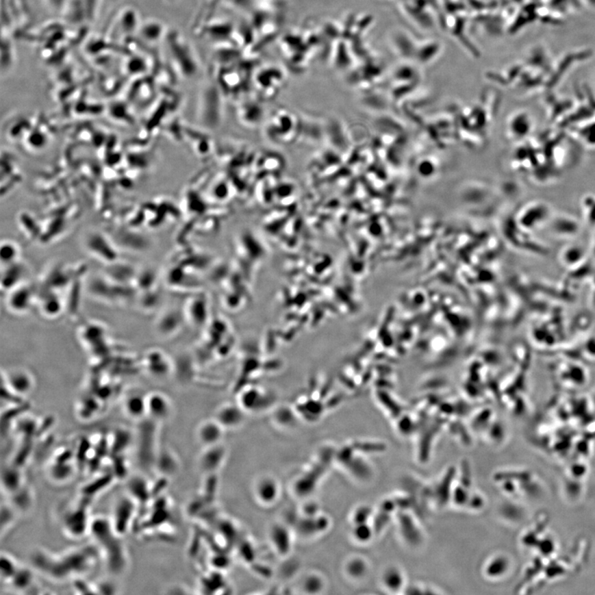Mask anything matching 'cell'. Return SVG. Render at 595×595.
<instances>
[{
    "label": "cell",
    "instance_id": "46",
    "mask_svg": "<svg viewBox=\"0 0 595 595\" xmlns=\"http://www.w3.org/2000/svg\"><path fill=\"white\" fill-rule=\"evenodd\" d=\"M347 570H349L351 576L359 577L362 576V573L364 572L365 566L362 561L355 560L350 562L349 565L347 566Z\"/></svg>",
    "mask_w": 595,
    "mask_h": 595
},
{
    "label": "cell",
    "instance_id": "49",
    "mask_svg": "<svg viewBox=\"0 0 595 595\" xmlns=\"http://www.w3.org/2000/svg\"><path fill=\"white\" fill-rule=\"evenodd\" d=\"M367 517H368V510L365 509L359 510L355 515V521L357 522V523H364Z\"/></svg>",
    "mask_w": 595,
    "mask_h": 595
},
{
    "label": "cell",
    "instance_id": "11",
    "mask_svg": "<svg viewBox=\"0 0 595 595\" xmlns=\"http://www.w3.org/2000/svg\"><path fill=\"white\" fill-rule=\"evenodd\" d=\"M2 384L18 396L25 398L33 392L36 381L34 375L29 370L14 367L6 372L2 371Z\"/></svg>",
    "mask_w": 595,
    "mask_h": 595
},
{
    "label": "cell",
    "instance_id": "5",
    "mask_svg": "<svg viewBox=\"0 0 595 595\" xmlns=\"http://www.w3.org/2000/svg\"><path fill=\"white\" fill-rule=\"evenodd\" d=\"M167 47L175 69L183 77H189L198 73L199 64L197 55L181 35L168 33L166 36Z\"/></svg>",
    "mask_w": 595,
    "mask_h": 595
},
{
    "label": "cell",
    "instance_id": "16",
    "mask_svg": "<svg viewBox=\"0 0 595 595\" xmlns=\"http://www.w3.org/2000/svg\"><path fill=\"white\" fill-rule=\"evenodd\" d=\"M79 337H81L84 345L94 351L103 349V347H105V349L107 347V330L106 327L101 323L94 322L87 323L82 327Z\"/></svg>",
    "mask_w": 595,
    "mask_h": 595
},
{
    "label": "cell",
    "instance_id": "14",
    "mask_svg": "<svg viewBox=\"0 0 595 595\" xmlns=\"http://www.w3.org/2000/svg\"><path fill=\"white\" fill-rule=\"evenodd\" d=\"M270 395L259 387H251L243 391L238 405L246 413H258L270 405Z\"/></svg>",
    "mask_w": 595,
    "mask_h": 595
},
{
    "label": "cell",
    "instance_id": "32",
    "mask_svg": "<svg viewBox=\"0 0 595 595\" xmlns=\"http://www.w3.org/2000/svg\"><path fill=\"white\" fill-rule=\"evenodd\" d=\"M14 590L27 591L34 586V570L20 566L13 578L8 582Z\"/></svg>",
    "mask_w": 595,
    "mask_h": 595
},
{
    "label": "cell",
    "instance_id": "6",
    "mask_svg": "<svg viewBox=\"0 0 595 595\" xmlns=\"http://www.w3.org/2000/svg\"><path fill=\"white\" fill-rule=\"evenodd\" d=\"M90 501L81 497L73 508L64 514L62 520V530L67 537L81 539L90 533L92 518L90 517Z\"/></svg>",
    "mask_w": 595,
    "mask_h": 595
},
{
    "label": "cell",
    "instance_id": "7",
    "mask_svg": "<svg viewBox=\"0 0 595 595\" xmlns=\"http://www.w3.org/2000/svg\"><path fill=\"white\" fill-rule=\"evenodd\" d=\"M139 507L137 501L129 493L118 497L110 518L111 524L118 536L125 537L133 530Z\"/></svg>",
    "mask_w": 595,
    "mask_h": 595
},
{
    "label": "cell",
    "instance_id": "43",
    "mask_svg": "<svg viewBox=\"0 0 595 595\" xmlns=\"http://www.w3.org/2000/svg\"><path fill=\"white\" fill-rule=\"evenodd\" d=\"M74 590L78 594H98L97 585H90L86 582L84 578H79L73 581Z\"/></svg>",
    "mask_w": 595,
    "mask_h": 595
},
{
    "label": "cell",
    "instance_id": "27",
    "mask_svg": "<svg viewBox=\"0 0 595 595\" xmlns=\"http://www.w3.org/2000/svg\"><path fill=\"white\" fill-rule=\"evenodd\" d=\"M116 477L113 471L102 474L93 479L90 482L84 485L81 491V497L92 501L99 494L109 488Z\"/></svg>",
    "mask_w": 595,
    "mask_h": 595
},
{
    "label": "cell",
    "instance_id": "40",
    "mask_svg": "<svg viewBox=\"0 0 595 595\" xmlns=\"http://www.w3.org/2000/svg\"><path fill=\"white\" fill-rule=\"evenodd\" d=\"M322 588V580L317 574H307L302 583V589L307 594L319 593Z\"/></svg>",
    "mask_w": 595,
    "mask_h": 595
},
{
    "label": "cell",
    "instance_id": "37",
    "mask_svg": "<svg viewBox=\"0 0 595 595\" xmlns=\"http://www.w3.org/2000/svg\"><path fill=\"white\" fill-rule=\"evenodd\" d=\"M177 466V463H175L173 455H171L169 451H159L157 460H155L154 468L158 469L157 470H160V472L162 474H165L166 477V475L173 473L175 466Z\"/></svg>",
    "mask_w": 595,
    "mask_h": 595
},
{
    "label": "cell",
    "instance_id": "39",
    "mask_svg": "<svg viewBox=\"0 0 595 595\" xmlns=\"http://www.w3.org/2000/svg\"><path fill=\"white\" fill-rule=\"evenodd\" d=\"M17 513V510H16L13 506H12L9 501L7 503H2V508H1V536L3 537L5 532L10 530L12 525L14 524L15 522V514Z\"/></svg>",
    "mask_w": 595,
    "mask_h": 595
},
{
    "label": "cell",
    "instance_id": "24",
    "mask_svg": "<svg viewBox=\"0 0 595 595\" xmlns=\"http://www.w3.org/2000/svg\"><path fill=\"white\" fill-rule=\"evenodd\" d=\"M179 322V315L175 310H166L160 314L155 322V333L164 338L173 336L181 326Z\"/></svg>",
    "mask_w": 595,
    "mask_h": 595
},
{
    "label": "cell",
    "instance_id": "41",
    "mask_svg": "<svg viewBox=\"0 0 595 595\" xmlns=\"http://www.w3.org/2000/svg\"><path fill=\"white\" fill-rule=\"evenodd\" d=\"M1 259L3 266L13 264V263L18 262V249L14 246L10 244L3 246Z\"/></svg>",
    "mask_w": 595,
    "mask_h": 595
},
{
    "label": "cell",
    "instance_id": "50",
    "mask_svg": "<svg viewBox=\"0 0 595 595\" xmlns=\"http://www.w3.org/2000/svg\"><path fill=\"white\" fill-rule=\"evenodd\" d=\"M121 0H102V7L105 5H114L116 3L121 2Z\"/></svg>",
    "mask_w": 595,
    "mask_h": 595
},
{
    "label": "cell",
    "instance_id": "29",
    "mask_svg": "<svg viewBox=\"0 0 595 595\" xmlns=\"http://www.w3.org/2000/svg\"><path fill=\"white\" fill-rule=\"evenodd\" d=\"M141 23V18L134 8L127 7L117 16L118 29H121L123 35L138 34Z\"/></svg>",
    "mask_w": 595,
    "mask_h": 595
},
{
    "label": "cell",
    "instance_id": "34",
    "mask_svg": "<svg viewBox=\"0 0 595 595\" xmlns=\"http://www.w3.org/2000/svg\"><path fill=\"white\" fill-rule=\"evenodd\" d=\"M134 286L138 294L157 288V277L153 273V270H138L136 275Z\"/></svg>",
    "mask_w": 595,
    "mask_h": 595
},
{
    "label": "cell",
    "instance_id": "28",
    "mask_svg": "<svg viewBox=\"0 0 595 595\" xmlns=\"http://www.w3.org/2000/svg\"><path fill=\"white\" fill-rule=\"evenodd\" d=\"M102 409V401L101 398L92 395V396H84L79 401L77 406V415L79 419L84 422L91 421L101 414Z\"/></svg>",
    "mask_w": 595,
    "mask_h": 595
},
{
    "label": "cell",
    "instance_id": "20",
    "mask_svg": "<svg viewBox=\"0 0 595 595\" xmlns=\"http://www.w3.org/2000/svg\"><path fill=\"white\" fill-rule=\"evenodd\" d=\"M3 266L5 268L3 269L1 275L2 292L6 294L27 281V268L21 262H17Z\"/></svg>",
    "mask_w": 595,
    "mask_h": 595
},
{
    "label": "cell",
    "instance_id": "38",
    "mask_svg": "<svg viewBox=\"0 0 595 595\" xmlns=\"http://www.w3.org/2000/svg\"><path fill=\"white\" fill-rule=\"evenodd\" d=\"M207 447H210V449L207 451L203 457V466L207 470H213L216 469L222 462L223 451L218 446V444Z\"/></svg>",
    "mask_w": 595,
    "mask_h": 595
},
{
    "label": "cell",
    "instance_id": "45",
    "mask_svg": "<svg viewBox=\"0 0 595 595\" xmlns=\"http://www.w3.org/2000/svg\"><path fill=\"white\" fill-rule=\"evenodd\" d=\"M69 0H43L45 5L51 11L55 14H62L65 10Z\"/></svg>",
    "mask_w": 595,
    "mask_h": 595
},
{
    "label": "cell",
    "instance_id": "36",
    "mask_svg": "<svg viewBox=\"0 0 595 595\" xmlns=\"http://www.w3.org/2000/svg\"><path fill=\"white\" fill-rule=\"evenodd\" d=\"M15 558L8 553L1 554V563H0V574H1L2 581L9 582L12 578L17 572L19 567Z\"/></svg>",
    "mask_w": 595,
    "mask_h": 595
},
{
    "label": "cell",
    "instance_id": "8",
    "mask_svg": "<svg viewBox=\"0 0 595 595\" xmlns=\"http://www.w3.org/2000/svg\"><path fill=\"white\" fill-rule=\"evenodd\" d=\"M38 285L26 281L6 293L8 311L14 315H26L37 305Z\"/></svg>",
    "mask_w": 595,
    "mask_h": 595
},
{
    "label": "cell",
    "instance_id": "25",
    "mask_svg": "<svg viewBox=\"0 0 595 595\" xmlns=\"http://www.w3.org/2000/svg\"><path fill=\"white\" fill-rule=\"evenodd\" d=\"M1 481L3 491L5 490L6 494L9 495L23 488L25 484L21 467L14 464L6 466L2 470Z\"/></svg>",
    "mask_w": 595,
    "mask_h": 595
},
{
    "label": "cell",
    "instance_id": "10",
    "mask_svg": "<svg viewBox=\"0 0 595 595\" xmlns=\"http://www.w3.org/2000/svg\"><path fill=\"white\" fill-rule=\"evenodd\" d=\"M142 366L147 375L157 379L169 377L175 369L173 359L161 349L147 351L142 357Z\"/></svg>",
    "mask_w": 595,
    "mask_h": 595
},
{
    "label": "cell",
    "instance_id": "18",
    "mask_svg": "<svg viewBox=\"0 0 595 595\" xmlns=\"http://www.w3.org/2000/svg\"><path fill=\"white\" fill-rule=\"evenodd\" d=\"M246 411L235 403H225L217 410L216 420L225 429H236L245 420Z\"/></svg>",
    "mask_w": 595,
    "mask_h": 595
},
{
    "label": "cell",
    "instance_id": "35",
    "mask_svg": "<svg viewBox=\"0 0 595 595\" xmlns=\"http://www.w3.org/2000/svg\"><path fill=\"white\" fill-rule=\"evenodd\" d=\"M161 299V295L157 291V289H153L146 292L138 293L137 301L139 306L145 312H153V310L157 307Z\"/></svg>",
    "mask_w": 595,
    "mask_h": 595
},
{
    "label": "cell",
    "instance_id": "1",
    "mask_svg": "<svg viewBox=\"0 0 595 595\" xmlns=\"http://www.w3.org/2000/svg\"><path fill=\"white\" fill-rule=\"evenodd\" d=\"M30 561L34 569L42 576L55 582H66L84 578L102 559L98 546L93 542L62 553L35 549Z\"/></svg>",
    "mask_w": 595,
    "mask_h": 595
},
{
    "label": "cell",
    "instance_id": "21",
    "mask_svg": "<svg viewBox=\"0 0 595 595\" xmlns=\"http://www.w3.org/2000/svg\"><path fill=\"white\" fill-rule=\"evenodd\" d=\"M225 427L216 419L203 421L197 430L198 438L203 444L207 446L218 445L222 440Z\"/></svg>",
    "mask_w": 595,
    "mask_h": 595
},
{
    "label": "cell",
    "instance_id": "48",
    "mask_svg": "<svg viewBox=\"0 0 595 595\" xmlns=\"http://www.w3.org/2000/svg\"><path fill=\"white\" fill-rule=\"evenodd\" d=\"M455 501L457 503V504H465L468 499V496H467V494L464 489L458 488L455 492Z\"/></svg>",
    "mask_w": 595,
    "mask_h": 595
},
{
    "label": "cell",
    "instance_id": "26",
    "mask_svg": "<svg viewBox=\"0 0 595 595\" xmlns=\"http://www.w3.org/2000/svg\"><path fill=\"white\" fill-rule=\"evenodd\" d=\"M129 493L138 503L140 506H147L153 501L151 485L144 477L136 475L131 479L127 485Z\"/></svg>",
    "mask_w": 595,
    "mask_h": 595
},
{
    "label": "cell",
    "instance_id": "30",
    "mask_svg": "<svg viewBox=\"0 0 595 595\" xmlns=\"http://www.w3.org/2000/svg\"><path fill=\"white\" fill-rule=\"evenodd\" d=\"M110 451L116 455H123L134 442V432L125 427H119L110 435Z\"/></svg>",
    "mask_w": 595,
    "mask_h": 595
},
{
    "label": "cell",
    "instance_id": "4",
    "mask_svg": "<svg viewBox=\"0 0 595 595\" xmlns=\"http://www.w3.org/2000/svg\"><path fill=\"white\" fill-rule=\"evenodd\" d=\"M88 293L94 299L109 303H126L138 298V291L134 286L118 285L105 275L95 277L88 283Z\"/></svg>",
    "mask_w": 595,
    "mask_h": 595
},
{
    "label": "cell",
    "instance_id": "31",
    "mask_svg": "<svg viewBox=\"0 0 595 595\" xmlns=\"http://www.w3.org/2000/svg\"><path fill=\"white\" fill-rule=\"evenodd\" d=\"M62 15L71 25H81L90 22L82 0H69Z\"/></svg>",
    "mask_w": 595,
    "mask_h": 595
},
{
    "label": "cell",
    "instance_id": "19",
    "mask_svg": "<svg viewBox=\"0 0 595 595\" xmlns=\"http://www.w3.org/2000/svg\"><path fill=\"white\" fill-rule=\"evenodd\" d=\"M279 483L270 477H264L255 483L254 493L257 501L264 505H271L279 496Z\"/></svg>",
    "mask_w": 595,
    "mask_h": 595
},
{
    "label": "cell",
    "instance_id": "3",
    "mask_svg": "<svg viewBox=\"0 0 595 595\" xmlns=\"http://www.w3.org/2000/svg\"><path fill=\"white\" fill-rule=\"evenodd\" d=\"M160 422L149 417L138 421L137 429L134 431V443L137 447L138 464L142 468L150 469L155 467L159 450H157V435Z\"/></svg>",
    "mask_w": 595,
    "mask_h": 595
},
{
    "label": "cell",
    "instance_id": "2",
    "mask_svg": "<svg viewBox=\"0 0 595 595\" xmlns=\"http://www.w3.org/2000/svg\"><path fill=\"white\" fill-rule=\"evenodd\" d=\"M90 534L110 572L115 576L125 573L129 565V553L123 537L115 533L110 518L103 516L92 518Z\"/></svg>",
    "mask_w": 595,
    "mask_h": 595
},
{
    "label": "cell",
    "instance_id": "23",
    "mask_svg": "<svg viewBox=\"0 0 595 595\" xmlns=\"http://www.w3.org/2000/svg\"><path fill=\"white\" fill-rule=\"evenodd\" d=\"M138 34L146 42L153 44L166 38L167 31L165 25L158 19L147 18L142 21Z\"/></svg>",
    "mask_w": 595,
    "mask_h": 595
},
{
    "label": "cell",
    "instance_id": "17",
    "mask_svg": "<svg viewBox=\"0 0 595 595\" xmlns=\"http://www.w3.org/2000/svg\"><path fill=\"white\" fill-rule=\"evenodd\" d=\"M123 409L127 418L137 422L142 420L147 417V394L140 390L131 391L123 398Z\"/></svg>",
    "mask_w": 595,
    "mask_h": 595
},
{
    "label": "cell",
    "instance_id": "33",
    "mask_svg": "<svg viewBox=\"0 0 595 595\" xmlns=\"http://www.w3.org/2000/svg\"><path fill=\"white\" fill-rule=\"evenodd\" d=\"M15 50L10 38L2 34L1 43V73H10L15 63Z\"/></svg>",
    "mask_w": 595,
    "mask_h": 595
},
{
    "label": "cell",
    "instance_id": "47",
    "mask_svg": "<svg viewBox=\"0 0 595 595\" xmlns=\"http://www.w3.org/2000/svg\"><path fill=\"white\" fill-rule=\"evenodd\" d=\"M355 537L358 539H360L362 541L367 540L370 536V530L368 527L363 524V523H360V525L358 526V528L355 529Z\"/></svg>",
    "mask_w": 595,
    "mask_h": 595
},
{
    "label": "cell",
    "instance_id": "13",
    "mask_svg": "<svg viewBox=\"0 0 595 595\" xmlns=\"http://www.w3.org/2000/svg\"><path fill=\"white\" fill-rule=\"evenodd\" d=\"M173 405L166 394L153 391L147 394V417L160 423L168 420L173 415Z\"/></svg>",
    "mask_w": 595,
    "mask_h": 595
},
{
    "label": "cell",
    "instance_id": "22",
    "mask_svg": "<svg viewBox=\"0 0 595 595\" xmlns=\"http://www.w3.org/2000/svg\"><path fill=\"white\" fill-rule=\"evenodd\" d=\"M138 271L127 265L110 263L103 275L118 285L134 286Z\"/></svg>",
    "mask_w": 595,
    "mask_h": 595
},
{
    "label": "cell",
    "instance_id": "12",
    "mask_svg": "<svg viewBox=\"0 0 595 595\" xmlns=\"http://www.w3.org/2000/svg\"><path fill=\"white\" fill-rule=\"evenodd\" d=\"M62 293L53 290L43 288L38 285V301L36 307L39 313L47 319H55L66 310V302Z\"/></svg>",
    "mask_w": 595,
    "mask_h": 595
},
{
    "label": "cell",
    "instance_id": "15",
    "mask_svg": "<svg viewBox=\"0 0 595 595\" xmlns=\"http://www.w3.org/2000/svg\"><path fill=\"white\" fill-rule=\"evenodd\" d=\"M77 278V275L71 270L58 267L47 271L39 286L62 293L63 290H67Z\"/></svg>",
    "mask_w": 595,
    "mask_h": 595
},
{
    "label": "cell",
    "instance_id": "44",
    "mask_svg": "<svg viewBox=\"0 0 595 595\" xmlns=\"http://www.w3.org/2000/svg\"><path fill=\"white\" fill-rule=\"evenodd\" d=\"M385 581L391 590H398L402 585V577L397 570H390L385 574Z\"/></svg>",
    "mask_w": 595,
    "mask_h": 595
},
{
    "label": "cell",
    "instance_id": "42",
    "mask_svg": "<svg viewBox=\"0 0 595 595\" xmlns=\"http://www.w3.org/2000/svg\"><path fill=\"white\" fill-rule=\"evenodd\" d=\"M90 22L94 21L102 8V0H82Z\"/></svg>",
    "mask_w": 595,
    "mask_h": 595
},
{
    "label": "cell",
    "instance_id": "9",
    "mask_svg": "<svg viewBox=\"0 0 595 595\" xmlns=\"http://www.w3.org/2000/svg\"><path fill=\"white\" fill-rule=\"evenodd\" d=\"M77 465L73 449H60L55 453L54 458L51 459L47 468V475L55 484H64L73 478Z\"/></svg>",
    "mask_w": 595,
    "mask_h": 595
}]
</instances>
